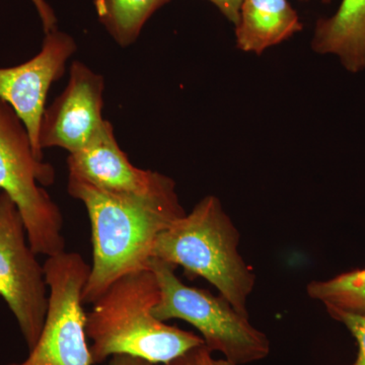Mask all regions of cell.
<instances>
[{"instance_id": "cell-18", "label": "cell", "mask_w": 365, "mask_h": 365, "mask_svg": "<svg viewBox=\"0 0 365 365\" xmlns=\"http://www.w3.org/2000/svg\"><path fill=\"white\" fill-rule=\"evenodd\" d=\"M185 365H211L212 357L205 345L195 348L184 356Z\"/></svg>"}, {"instance_id": "cell-9", "label": "cell", "mask_w": 365, "mask_h": 365, "mask_svg": "<svg viewBox=\"0 0 365 365\" xmlns=\"http://www.w3.org/2000/svg\"><path fill=\"white\" fill-rule=\"evenodd\" d=\"M45 35L40 52L33 58L20 66L0 68V100L11 106L25 125L34 151L41 160L39 133L46 98L78 49L73 38L58 29Z\"/></svg>"}, {"instance_id": "cell-20", "label": "cell", "mask_w": 365, "mask_h": 365, "mask_svg": "<svg viewBox=\"0 0 365 365\" xmlns=\"http://www.w3.org/2000/svg\"><path fill=\"white\" fill-rule=\"evenodd\" d=\"M211 365H234V364H230V362H227V360H225V359L215 360L212 359V361H211Z\"/></svg>"}, {"instance_id": "cell-17", "label": "cell", "mask_w": 365, "mask_h": 365, "mask_svg": "<svg viewBox=\"0 0 365 365\" xmlns=\"http://www.w3.org/2000/svg\"><path fill=\"white\" fill-rule=\"evenodd\" d=\"M208 1L212 2L228 21L237 25L242 0H208Z\"/></svg>"}, {"instance_id": "cell-21", "label": "cell", "mask_w": 365, "mask_h": 365, "mask_svg": "<svg viewBox=\"0 0 365 365\" xmlns=\"http://www.w3.org/2000/svg\"><path fill=\"white\" fill-rule=\"evenodd\" d=\"M185 356V355H184ZM184 356L180 357L179 359H177L176 361L172 362V364L167 365H185V359Z\"/></svg>"}, {"instance_id": "cell-8", "label": "cell", "mask_w": 365, "mask_h": 365, "mask_svg": "<svg viewBox=\"0 0 365 365\" xmlns=\"http://www.w3.org/2000/svg\"><path fill=\"white\" fill-rule=\"evenodd\" d=\"M69 177L110 193L155 203H180L176 184L170 177L134 167L120 148L109 121L97 138L67 158Z\"/></svg>"}, {"instance_id": "cell-12", "label": "cell", "mask_w": 365, "mask_h": 365, "mask_svg": "<svg viewBox=\"0 0 365 365\" xmlns=\"http://www.w3.org/2000/svg\"><path fill=\"white\" fill-rule=\"evenodd\" d=\"M312 47L319 54L339 56L350 72L365 69V0H342L331 18L317 23Z\"/></svg>"}, {"instance_id": "cell-22", "label": "cell", "mask_w": 365, "mask_h": 365, "mask_svg": "<svg viewBox=\"0 0 365 365\" xmlns=\"http://www.w3.org/2000/svg\"><path fill=\"white\" fill-rule=\"evenodd\" d=\"M322 1L325 2V4H329V2L331 1V0H322Z\"/></svg>"}, {"instance_id": "cell-13", "label": "cell", "mask_w": 365, "mask_h": 365, "mask_svg": "<svg viewBox=\"0 0 365 365\" xmlns=\"http://www.w3.org/2000/svg\"><path fill=\"white\" fill-rule=\"evenodd\" d=\"M172 0H93L98 20L121 47L133 44L160 7Z\"/></svg>"}, {"instance_id": "cell-1", "label": "cell", "mask_w": 365, "mask_h": 365, "mask_svg": "<svg viewBox=\"0 0 365 365\" xmlns=\"http://www.w3.org/2000/svg\"><path fill=\"white\" fill-rule=\"evenodd\" d=\"M68 193L85 205L91 228L93 264L83 304H93L126 274L146 270L160 232L186 215L181 203H155L110 193L68 178Z\"/></svg>"}, {"instance_id": "cell-2", "label": "cell", "mask_w": 365, "mask_h": 365, "mask_svg": "<svg viewBox=\"0 0 365 365\" xmlns=\"http://www.w3.org/2000/svg\"><path fill=\"white\" fill-rule=\"evenodd\" d=\"M160 299V285L150 269L126 274L112 283L86 314L93 364L114 355H130L167 365L205 345L195 334L153 316Z\"/></svg>"}, {"instance_id": "cell-3", "label": "cell", "mask_w": 365, "mask_h": 365, "mask_svg": "<svg viewBox=\"0 0 365 365\" xmlns=\"http://www.w3.org/2000/svg\"><path fill=\"white\" fill-rule=\"evenodd\" d=\"M239 245V230L220 199L208 195L158 235L153 258L182 267L189 277L204 278L235 311L249 316L247 302L256 276Z\"/></svg>"}, {"instance_id": "cell-10", "label": "cell", "mask_w": 365, "mask_h": 365, "mask_svg": "<svg viewBox=\"0 0 365 365\" xmlns=\"http://www.w3.org/2000/svg\"><path fill=\"white\" fill-rule=\"evenodd\" d=\"M105 81L81 61L72 62L68 83L41 122L39 143L44 148H60L71 153L85 150L104 128Z\"/></svg>"}, {"instance_id": "cell-19", "label": "cell", "mask_w": 365, "mask_h": 365, "mask_svg": "<svg viewBox=\"0 0 365 365\" xmlns=\"http://www.w3.org/2000/svg\"><path fill=\"white\" fill-rule=\"evenodd\" d=\"M108 365H163L153 364L148 360L139 359V357L130 356V355H114Z\"/></svg>"}, {"instance_id": "cell-14", "label": "cell", "mask_w": 365, "mask_h": 365, "mask_svg": "<svg viewBox=\"0 0 365 365\" xmlns=\"http://www.w3.org/2000/svg\"><path fill=\"white\" fill-rule=\"evenodd\" d=\"M307 295L326 309L365 314V268L342 273L331 279L312 281Z\"/></svg>"}, {"instance_id": "cell-16", "label": "cell", "mask_w": 365, "mask_h": 365, "mask_svg": "<svg viewBox=\"0 0 365 365\" xmlns=\"http://www.w3.org/2000/svg\"><path fill=\"white\" fill-rule=\"evenodd\" d=\"M37 11L45 34L56 30L58 19L50 4L46 0H31Z\"/></svg>"}, {"instance_id": "cell-5", "label": "cell", "mask_w": 365, "mask_h": 365, "mask_svg": "<svg viewBox=\"0 0 365 365\" xmlns=\"http://www.w3.org/2000/svg\"><path fill=\"white\" fill-rule=\"evenodd\" d=\"M148 268L155 273L160 289V302L153 309L155 318L165 322L179 319L195 327L210 352H220L234 365L259 361L270 353V341L249 321V316L235 311L220 294L182 283L175 267L151 258Z\"/></svg>"}, {"instance_id": "cell-11", "label": "cell", "mask_w": 365, "mask_h": 365, "mask_svg": "<svg viewBox=\"0 0 365 365\" xmlns=\"http://www.w3.org/2000/svg\"><path fill=\"white\" fill-rule=\"evenodd\" d=\"M302 30L287 0H242L235 25L237 47L260 55Z\"/></svg>"}, {"instance_id": "cell-6", "label": "cell", "mask_w": 365, "mask_h": 365, "mask_svg": "<svg viewBox=\"0 0 365 365\" xmlns=\"http://www.w3.org/2000/svg\"><path fill=\"white\" fill-rule=\"evenodd\" d=\"M47 314L39 340L20 364L7 365H93L86 332L83 292L90 266L76 252L47 257Z\"/></svg>"}, {"instance_id": "cell-7", "label": "cell", "mask_w": 365, "mask_h": 365, "mask_svg": "<svg viewBox=\"0 0 365 365\" xmlns=\"http://www.w3.org/2000/svg\"><path fill=\"white\" fill-rule=\"evenodd\" d=\"M31 248L23 218L11 197L0 193V297L11 309L29 349L39 340L47 314L44 267Z\"/></svg>"}, {"instance_id": "cell-15", "label": "cell", "mask_w": 365, "mask_h": 365, "mask_svg": "<svg viewBox=\"0 0 365 365\" xmlns=\"http://www.w3.org/2000/svg\"><path fill=\"white\" fill-rule=\"evenodd\" d=\"M336 321L348 329L359 344V355L351 365H365V314L350 313L337 309H326Z\"/></svg>"}, {"instance_id": "cell-4", "label": "cell", "mask_w": 365, "mask_h": 365, "mask_svg": "<svg viewBox=\"0 0 365 365\" xmlns=\"http://www.w3.org/2000/svg\"><path fill=\"white\" fill-rule=\"evenodd\" d=\"M55 179L54 168L36 155L25 125L0 100V190L18 207L31 248L47 257L62 253L66 246L63 216L44 189Z\"/></svg>"}]
</instances>
